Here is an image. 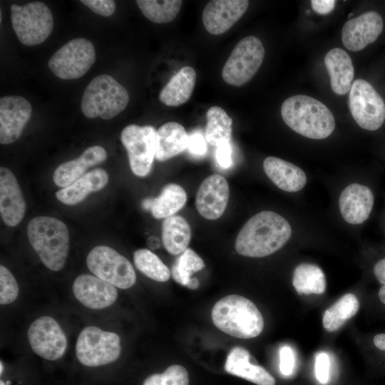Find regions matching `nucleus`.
<instances>
[{
  "label": "nucleus",
  "mask_w": 385,
  "mask_h": 385,
  "mask_svg": "<svg viewBox=\"0 0 385 385\" xmlns=\"http://www.w3.org/2000/svg\"><path fill=\"white\" fill-rule=\"evenodd\" d=\"M133 261L136 268L150 279L160 282L170 279L168 267L148 249L137 250L133 254Z\"/></svg>",
  "instance_id": "34"
},
{
  "label": "nucleus",
  "mask_w": 385,
  "mask_h": 385,
  "mask_svg": "<svg viewBox=\"0 0 385 385\" xmlns=\"http://www.w3.org/2000/svg\"><path fill=\"white\" fill-rule=\"evenodd\" d=\"M13 29L19 41L26 46L43 43L50 36L53 18L48 6L41 1L29 2L24 6H11Z\"/></svg>",
  "instance_id": "6"
},
{
  "label": "nucleus",
  "mask_w": 385,
  "mask_h": 385,
  "mask_svg": "<svg viewBox=\"0 0 385 385\" xmlns=\"http://www.w3.org/2000/svg\"><path fill=\"white\" fill-rule=\"evenodd\" d=\"M232 153L230 142H225L216 146L215 158L221 168L228 169L232 166Z\"/></svg>",
  "instance_id": "42"
},
{
  "label": "nucleus",
  "mask_w": 385,
  "mask_h": 385,
  "mask_svg": "<svg viewBox=\"0 0 385 385\" xmlns=\"http://www.w3.org/2000/svg\"><path fill=\"white\" fill-rule=\"evenodd\" d=\"M108 182V173L103 168H96L80 178L68 187L56 192V197L67 205H75L86 196L103 189Z\"/></svg>",
  "instance_id": "25"
},
{
  "label": "nucleus",
  "mask_w": 385,
  "mask_h": 385,
  "mask_svg": "<svg viewBox=\"0 0 385 385\" xmlns=\"http://www.w3.org/2000/svg\"><path fill=\"white\" fill-rule=\"evenodd\" d=\"M205 267L202 259L192 249L187 248L172 267V276L178 283L186 286L193 273Z\"/></svg>",
  "instance_id": "35"
},
{
  "label": "nucleus",
  "mask_w": 385,
  "mask_h": 385,
  "mask_svg": "<svg viewBox=\"0 0 385 385\" xmlns=\"http://www.w3.org/2000/svg\"><path fill=\"white\" fill-rule=\"evenodd\" d=\"M263 169L272 183L286 192H297L307 183V176L300 168L277 157L266 158L263 161Z\"/></svg>",
  "instance_id": "23"
},
{
  "label": "nucleus",
  "mask_w": 385,
  "mask_h": 385,
  "mask_svg": "<svg viewBox=\"0 0 385 385\" xmlns=\"http://www.w3.org/2000/svg\"><path fill=\"white\" fill-rule=\"evenodd\" d=\"M207 141L202 133L196 130L189 135L188 149L196 156L204 155L207 152Z\"/></svg>",
  "instance_id": "41"
},
{
  "label": "nucleus",
  "mask_w": 385,
  "mask_h": 385,
  "mask_svg": "<svg viewBox=\"0 0 385 385\" xmlns=\"http://www.w3.org/2000/svg\"><path fill=\"white\" fill-rule=\"evenodd\" d=\"M3 369H4V366H3L2 361H0V374H1V375L2 374Z\"/></svg>",
  "instance_id": "50"
},
{
  "label": "nucleus",
  "mask_w": 385,
  "mask_h": 385,
  "mask_svg": "<svg viewBox=\"0 0 385 385\" xmlns=\"http://www.w3.org/2000/svg\"><path fill=\"white\" fill-rule=\"evenodd\" d=\"M27 336L34 352L43 359L57 360L66 351V334L51 317L43 316L34 320L28 329Z\"/></svg>",
  "instance_id": "13"
},
{
  "label": "nucleus",
  "mask_w": 385,
  "mask_h": 385,
  "mask_svg": "<svg viewBox=\"0 0 385 385\" xmlns=\"http://www.w3.org/2000/svg\"><path fill=\"white\" fill-rule=\"evenodd\" d=\"M349 108L356 123L363 129L376 130L385 120V103L366 81L358 78L351 85Z\"/></svg>",
  "instance_id": "11"
},
{
  "label": "nucleus",
  "mask_w": 385,
  "mask_h": 385,
  "mask_svg": "<svg viewBox=\"0 0 385 385\" xmlns=\"http://www.w3.org/2000/svg\"><path fill=\"white\" fill-rule=\"evenodd\" d=\"M214 324L223 332L240 339H251L263 330L264 319L255 304L240 295L230 294L212 309Z\"/></svg>",
  "instance_id": "4"
},
{
  "label": "nucleus",
  "mask_w": 385,
  "mask_h": 385,
  "mask_svg": "<svg viewBox=\"0 0 385 385\" xmlns=\"http://www.w3.org/2000/svg\"><path fill=\"white\" fill-rule=\"evenodd\" d=\"M160 239L155 235L150 236L147 240V245L151 250L160 248Z\"/></svg>",
  "instance_id": "46"
},
{
  "label": "nucleus",
  "mask_w": 385,
  "mask_h": 385,
  "mask_svg": "<svg viewBox=\"0 0 385 385\" xmlns=\"http://www.w3.org/2000/svg\"><path fill=\"white\" fill-rule=\"evenodd\" d=\"M374 201V195L370 188L359 183H352L343 190L339 197L342 216L349 224H361L369 218Z\"/></svg>",
  "instance_id": "20"
},
{
  "label": "nucleus",
  "mask_w": 385,
  "mask_h": 385,
  "mask_svg": "<svg viewBox=\"0 0 385 385\" xmlns=\"http://www.w3.org/2000/svg\"><path fill=\"white\" fill-rule=\"evenodd\" d=\"M187 201V194L179 185H165L160 195L153 198L150 212L156 219L166 218L179 211Z\"/></svg>",
  "instance_id": "29"
},
{
  "label": "nucleus",
  "mask_w": 385,
  "mask_h": 385,
  "mask_svg": "<svg viewBox=\"0 0 385 385\" xmlns=\"http://www.w3.org/2000/svg\"><path fill=\"white\" fill-rule=\"evenodd\" d=\"M145 17L155 24L172 21L180 10V0H137L135 1Z\"/></svg>",
  "instance_id": "33"
},
{
  "label": "nucleus",
  "mask_w": 385,
  "mask_h": 385,
  "mask_svg": "<svg viewBox=\"0 0 385 385\" xmlns=\"http://www.w3.org/2000/svg\"><path fill=\"white\" fill-rule=\"evenodd\" d=\"M291 234V226L284 217L272 211H262L243 225L235 240V250L245 257H263L281 249Z\"/></svg>",
  "instance_id": "1"
},
{
  "label": "nucleus",
  "mask_w": 385,
  "mask_h": 385,
  "mask_svg": "<svg viewBox=\"0 0 385 385\" xmlns=\"http://www.w3.org/2000/svg\"><path fill=\"white\" fill-rule=\"evenodd\" d=\"M189 135L184 127L177 122H168L156 132L155 158L165 161L188 148Z\"/></svg>",
  "instance_id": "26"
},
{
  "label": "nucleus",
  "mask_w": 385,
  "mask_h": 385,
  "mask_svg": "<svg viewBox=\"0 0 385 385\" xmlns=\"http://www.w3.org/2000/svg\"><path fill=\"white\" fill-rule=\"evenodd\" d=\"M336 1L334 0H312V7L317 13L324 15L333 11Z\"/></svg>",
  "instance_id": "43"
},
{
  "label": "nucleus",
  "mask_w": 385,
  "mask_h": 385,
  "mask_svg": "<svg viewBox=\"0 0 385 385\" xmlns=\"http://www.w3.org/2000/svg\"><path fill=\"white\" fill-rule=\"evenodd\" d=\"M330 360L327 354L320 352L315 359V374L321 384H327L329 379Z\"/></svg>",
  "instance_id": "40"
},
{
  "label": "nucleus",
  "mask_w": 385,
  "mask_h": 385,
  "mask_svg": "<svg viewBox=\"0 0 385 385\" xmlns=\"http://www.w3.org/2000/svg\"><path fill=\"white\" fill-rule=\"evenodd\" d=\"M106 158L107 153L103 147H89L78 158L59 165L53 172V180L58 187H68L84 175L89 168L101 164Z\"/></svg>",
  "instance_id": "21"
},
{
  "label": "nucleus",
  "mask_w": 385,
  "mask_h": 385,
  "mask_svg": "<svg viewBox=\"0 0 385 385\" xmlns=\"http://www.w3.org/2000/svg\"><path fill=\"white\" fill-rule=\"evenodd\" d=\"M292 284L299 295L322 294L326 289L325 275L319 267L302 263L294 270Z\"/></svg>",
  "instance_id": "30"
},
{
  "label": "nucleus",
  "mask_w": 385,
  "mask_h": 385,
  "mask_svg": "<svg viewBox=\"0 0 385 385\" xmlns=\"http://www.w3.org/2000/svg\"><path fill=\"white\" fill-rule=\"evenodd\" d=\"M95 61L93 43L85 38H76L58 48L49 58L48 66L61 79H76L84 76Z\"/></svg>",
  "instance_id": "9"
},
{
  "label": "nucleus",
  "mask_w": 385,
  "mask_h": 385,
  "mask_svg": "<svg viewBox=\"0 0 385 385\" xmlns=\"http://www.w3.org/2000/svg\"><path fill=\"white\" fill-rule=\"evenodd\" d=\"M196 82V72L189 66L180 68L162 88L159 100L168 106H178L190 98Z\"/></svg>",
  "instance_id": "27"
},
{
  "label": "nucleus",
  "mask_w": 385,
  "mask_h": 385,
  "mask_svg": "<svg viewBox=\"0 0 385 385\" xmlns=\"http://www.w3.org/2000/svg\"><path fill=\"white\" fill-rule=\"evenodd\" d=\"M186 287L190 289H195L199 287V281L197 278L193 277L190 279Z\"/></svg>",
  "instance_id": "48"
},
{
  "label": "nucleus",
  "mask_w": 385,
  "mask_h": 385,
  "mask_svg": "<svg viewBox=\"0 0 385 385\" xmlns=\"http://www.w3.org/2000/svg\"><path fill=\"white\" fill-rule=\"evenodd\" d=\"M281 115L291 129L311 139L326 138L335 128L331 111L321 101L306 95H295L284 100Z\"/></svg>",
  "instance_id": "2"
},
{
  "label": "nucleus",
  "mask_w": 385,
  "mask_h": 385,
  "mask_svg": "<svg viewBox=\"0 0 385 385\" xmlns=\"http://www.w3.org/2000/svg\"><path fill=\"white\" fill-rule=\"evenodd\" d=\"M191 240V229L185 218L172 215L162 223V242L165 250L173 255L183 253Z\"/></svg>",
  "instance_id": "28"
},
{
  "label": "nucleus",
  "mask_w": 385,
  "mask_h": 385,
  "mask_svg": "<svg viewBox=\"0 0 385 385\" xmlns=\"http://www.w3.org/2000/svg\"><path fill=\"white\" fill-rule=\"evenodd\" d=\"M81 2L102 16H110L115 10V3L113 0H81Z\"/></svg>",
  "instance_id": "38"
},
{
  "label": "nucleus",
  "mask_w": 385,
  "mask_h": 385,
  "mask_svg": "<svg viewBox=\"0 0 385 385\" xmlns=\"http://www.w3.org/2000/svg\"><path fill=\"white\" fill-rule=\"evenodd\" d=\"M295 365L294 354L289 346H283L279 350V371L282 375L288 376L294 371Z\"/></svg>",
  "instance_id": "39"
},
{
  "label": "nucleus",
  "mask_w": 385,
  "mask_h": 385,
  "mask_svg": "<svg viewBox=\"0 0 385 385\" xmlns=\"http://www.w3.org/2000/svg\"><path fill=\"white\" fill-rule=\"evenodd\" d=\"M265 53L263 44L257 37L249 36L242 38L222 68V79L234 86L245 84L260 68Z\"/></svg>",
  "instance_id": "8"
},
{
  "label": "nucleus",
  "mask_w": 385,
  "mask_h": 385,
  "mask_svg": "<svg viewBox=\"0 0 385 385\" xmlns=\"http://www.w3.org/2000/svg\"><path fill=\"white\" fill-rule=\"evenodd\" d=\"M143 385H189V376L185 367L174 364L162 374L150 375Z\"/></svg>",
  "instance_id": "36"
},
{
  "label": "nucleus",
  "mask_w": 385,
  "mask_h": 385,
  "mask_svg": "<svg viewBox=\"0 0 385 385\" xmlns=\"http://www.w3.org/2000/svg\"><path fill=\"white\" fill-rule=\"evenodd\" d=\"M75 297L85 307L101 309L111 306L118 298L115 286L95 275L83 274L73 281Z\"/></svg>",
  "instance_id": "18"
},
{
  "label": "nucleus",
  "mask_w": 385,
  "mask_h": 385,
  "mask_svg": "<svg viewBox=\"0 0 385 385\" xmlns=\"http://www.w3.org/2000/svg\"><path fill=\"white\" fill-rule=\"evenodd\" d=\"M247 0H212L205 6L203 26L210 34L220 35L227 31L245 14Z\"/></svg>",
  "instance_id": "17"
},
{
  "label": "nucleus",
  "mask_w": 385,
  "mask_h": 385,
  "mask_svg": "<svg viewBox=\"0 0 385 385\" xmlns=\"http://www.w3.org/2000/svg\"><path fill=\"white\" fill-rule=\"evenodd\" d=\"M156 132L153 126L130 124L125 127L120 140L127 150L134 175L145 177L150 172L155 158Z\"/></svg>",
  "instance_id": "12"
},
{
  "label": "nucleus",
  "mask_w": 385,
  "mask_h": 385,
  "mask_svg": "<svg viewBox=\"0 0 385 385\" xmlns=\"http://www.w3.org/2000/svg\"><path fill=\"white\" fill-rule=\"evenodd\" d=\"M86 264L95 276L120 289H128L135 283L136 274L131 263L108 246L93 248L87 256Z\"/></svg>",
  "instance_id": "10"
},
{
  "label": "nucleus",
  "mask_w": 385,
  "mask_h": 385,
  "mask_svg": "<svg viewBox=\"0 0 385 385\" xmlns=\"http://www.w3.org/2000/svg\"><path fill=\"white\" fill-rule=\"evenodd\" d=\"M121 352L119 336L113 332L89 326L80 332L76 344V354L84 366L93 367L112 363Z\"/></svg>",
  "instance_id": "7"
},
{
  "label": "nucleus",
  "mask_w": 385,
  "mask_h": 385,
  "mask_svg": "<svg viewBox=\"0 0 385 385\" xmlns=\"http://www.w3.org/2000/svg\"><path fill=\"white\" fill-rule=\"evenodd\" d=\"M383 27V19L377 12L362 14L344 24L342 30L343 44L349 51H361L377 39Z\"/></svg>",
  "instance_id": "16"
},
{
  "label": "nucleus",
  "mask_w": 385,
  "mask_h": 385,
  "mask_svg": "<svg viewBox=\"0 0 385 385\" xmlns=\"http://www.w3.org/2000/svg\"><path fill=\"white\" fill-rule=\"evenodd\" d=\"M373 341L376 348L385 351V334H376Z\"/></svg>",
  "instance_id": "45"
},
{
  "label": "nucleus",
  "mask_w": 385,
  "mask_h": 385,
  "mask_svg": "<svg viewBox=\"0 0 385 385\" xmlns=\"http://www.w3.org/2000/svg\"><path fill=\"white\" fill-rule=\"evenodd\" d=\"M207 124L205 131L206 141L212 146L230 142L232 120L222 108L214 106L206 114Z\"/></svg>",
  "instance_id": "32"
},
{
  "label": "nucleus",
  "mask_w": 385,
  "mask_h": 385,
  "mask_svg": "<svg viewBox=\"0 0 385 385\" xmlns=\"http://www.w3.org/2000/svg\"><path fill=\"white\" fill-rule=\"evenodd\" d=\"M152 201H153V198L151 197H148V198H145L143 201H142V207L145 210H151V207H152Z\"/></svg>",
  "instance_id": "47"
},
{
  "label": "nucleus",
  "mask_w": 385,
  "mask_h": 385,
  "mask_svg": "<svg viewBox=\"0 0 385 385\" xmlns=\"http://www.w3.org/2000/svg\"><path fill=\"white\" fill-rule=\"evenodd\" d=\"M353 15V13H350L348 17L350 19V17Z\"/></svg>",
  "instance_id": "52"
},
{
  "label": "nucleus",
  "mask_w": 385,
  "mask_h": 385,
  "mask_svg": "<svg viewBox=\"0 0 385 385\" xmlns=\"http://www.w3.org/2000/svg\"><path fill=\"white\" fill-rule=\"evenodd\" d=\"M29 241L43 264L52 271L65 265L69 250V232L61 220L48 216H38L27 226Z\"/></svg>",
  "instance_id": "3"
},
{
  "label": "nucleus",
  "mask_w": 385,
  "mask_h": 385,
  "mask_svg": "<svg viewBox=\"0 0 385 385\" xmlns=\"http://www.w3.org/2000/svg\"><path fill=\"white\" fill-rule=\"evenodd\" d=\"M324 64L329 75L332 91L345 95L352 85L354 69L349 55L340 48L329 50L324 57Z\"/></svg>",
  "instance_id": "24"
},
{
  "label": "nucleus",
  "mask_w": 385,
  "mask_h": 385,
  "mask_svg": "<svg viewBox=\"0 0 385 385\" xmlns=\"http://www.w3.org/2000/svg\"><path fill=\"white\" fill-rule=\"evenodd\" d=\"M32 107L24 97L5 96L0 98V143L16 141L31 118Z\"/></svg>",
  "instance_id": "14"
},
{
  "label": "nucleus",
  "mask_w": 385,
  "mask_h": 385,
  "mask_svg": "<svg viewBox=\"0 0 385 385\" xmlns=\"http://www.w3.org/2000/svg\"><path fill=\"white\" fill-rule=\"evenodd\" d=\"M19 286L11 272L4 265L0 266V304H8L18 297Z\"/></svg>",
  "instance_id": "37"
},
{
  "label": "nucleus",
  "mask_w": 385,
  "mask_h": 385,
  "mask_svg": "<svg viewBox=\"0 0 385 385\" xmlns=\"http://www.w3.org/2000/svg\"><path fill=\"white\" fill-rule=\"evenodd\" d=\"M359 309L357 297L352 293L345 294L325 310L322 318L323 327L328 332L338 330L357 313Z\"/></svg>",
  "instance_id": "31"
},
{
  "label": "nucleus",
  "mask_w": 385,
  "mask_h": 385,
  "mask_svg": "<svg viewBox=\"0 0 385 385\" xmlns=\"http://www.w3.org/2000/svg\"><path fill=\"white\" fill-rule=\"evenodd\" d=\"M229 195L227 180L219 174L211 175L199 187L195 197L196 208L205 219L217 220L224 213Z\"/></svg>",
  "instance_id": "15"
},
{
  "label": "nucleus",
  "mask_w": 385,
  "mask_h": 385,
  "mask_svg": "<svg viewBox=\"0 0 385 385\" xmlns=\"http://www.w3.org/2000/svg\"><path fill=\"white\" fill-rule=\"evenodd\" d=\"M251 358L247 349L235 346L227 355L225 369L257 385H275L274 377L262 366L252 364Z\"/></svg>",
  "instance_id": "22"
},
{
  "label": "nucleus",
  "mask_w": 385,
  "mask_h": 385,
  "mask_svg": "<svg viewBox=\"0 0 385 385\" xmlns=\"http://www.w3.org/2000/svg\"><path fill=\"white\" fill-rule=\"evenodd\" d=\"M374 274L381 284H385V259L376 263L374 267Z\"/></svg>",
  "instance_id": "44"
},
{
  "label": "nucleus",
  "mask_w": 385,
  "mask_h": 385,
  "mask_svg": "<svg viewBox=\"0 0 385 385\" xmlns=\"http://www.w3.org/2000/svg\"><path fill=\"white\" fill-rule=\"evenodd\" d=\"M127 90L111 76L101 74L93 78L83 93L81 108L88 118L109 120L128 106Z\"/></svg>",
  "instance_id": "5"
},
{
  "label": "nucleus",
  "mask_w": 385,
  "mask_h": 385,
  "mask_svg": "<svg viewBox=\"0 0 385 385\" xmlns=\"http://www.w3.org/2000/svg\"><path fill=\"white\" fill-rule=\"evenodd\" d=\"M26 202L14 173L7 168H0V213L9 227L19 225L24 217Z\"/></svg>",
  "instance_id": "19"
},
{
  "label": "nucleus",
  "mask_w": 385,
  "mask_h": 385,
  "mask_svg": "<svg viewBox=\"0 0 385 385\" xmlns=\"http://www.w3.org/2000/svg\"><path fill=\"white\" fill-rule=\"evenodd\" d=\"M0 385H6L3 381H0Z\"/></svg>",
  "instance_id": "51"
},
{
  "label": "nucleus",
  "mask_w": 385,
  "mask_h": 385,
  "mask_svg": "<svg viewBox=\"0 0 385 385\" xmlns=\"http://www.w3.org/2000/svg\"><path fill=\"white\" fill-rule=\"evenodd\" d=\"M379 298L380 301L385 304V284H383L379 291L378 293Z\"/></svg>",
  "instance_id": "49"
}]
</instances>
